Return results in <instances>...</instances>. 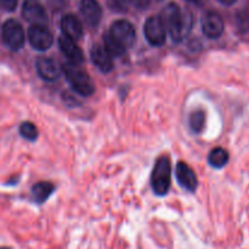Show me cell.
I'll use <instances>...</instances> for the list:
<instances>
[{
    "mask_svg": "<svg viewBox=\"0 0 249 249\" xmlns=\"http://www.w3.org/2000/svg\"><path fill=\"white\" fill-rule=\"evenodd\" d=\"M108 33L125 49L131 48L136 40L135 28L130 22L124 21V19L114 22Z\"/></svg>",
    "mask_w": 249,
    "mask_h": 249,
    "instance_id": "8992f818",
    "label": "cell"
},
{
    "mask_svg": "<svg viewBox=\"0 0 249 249\" xmlns=\"http://www.w3.org/2000/svg\"><path fill=\"white\" fill-rule=\"evenodd\" d=\"M36 72L41 79L46 82H53L58 79L61 71L55 60L50 57H40L36 61Z\"/></svg>",
    "mask_w": 249,
    "mask_h": 249,
    "instance_id": "4fadbf2b",
    "label": "cell"
},
{
    "mask_svg": "<svg viewBox=\"0 0 249 249\" xmlns=\"http://www.w3.org/2000/svg\"><path fill=\"white\" fill-rule=\"evenodd\" d=\"M61 28H62L63 36L73 40H78L83 36V26L74 15H65L61 19Z\"/></svg>",
    "mask_w": 249,
    "mask_h": 249,
    "instance_id": "9a60e30c",
    "label": "cell"
},
{
    "mask_svg": "<svg viewBox=\"0 0 249 249\" xmlns=\"http://www.w3.org/2000/svg\"><path fill=\"white\" fill-rule=\"evenodd\" d=\"M1 38L10 50L17 51L24 45V31L16 19H7L1 28Z\"/></svg>",
    "mask_w": 249,
    "mask_h": 249,
    "instance_id": "277c9868",
    "label": "cell"
},
{
    "mask_svg": "<svg viewBox=\"0 0 249 249\" xmlns=\"http://www.w3.org/2000/svg\"><path fill=\"white\" fill-rule=\"evenodd\" d=\"M29 44L38 51H45L53 45V34L45 26L32 24L28 31Z\"/></svg>",
    "mask_w": 249,
    "mask_h": 249,
    "instance_id": "52a82bcc",
    "label": "cell"
},
{
    "mask_svg": "<svg viewBox=\"0 0 249 249\" xmlns=\"http://www.w3.org/2000/svg\"><path fill=\"white\" fill-rule=\"evenodd\" d=\"M143 33L148 43L153 46H162L167 39V29L160 17H148L143 26Z\"/></svg>",
    "mask_w": 249,
    "mask_h": 249,
    "instance_id": "5b68a950",
    "label": "cell"
},
{
    "mask_svg": "<svg viewBox=\"0 0 249 249\" xmlns=\"http://www.w3.org/2000/svg\"><path fill=\"white\" fill-rule=\"evenodd\" d=\"M104 43H105V49L111 53L112 56H116V57H119V56L124 55L126 49L124 48L122 44H119L113 36L109 33H106L104 36Z\"/></svg>",
    "mask_w": 249,
    "mask_h": 249,
    "instance_id": "ac0fdd59",
    "label": "cell"
},
{
    "mask_svg": "<svg viewBox=\"0 0 249 249\" xmlns=\"http://www.w3.org/2000/svg\"><path fill=\"white\" fill-rule=\"evenodd\" d=\"M19 134L28 141H36L38 139V129L32 122H23L19 125Z\"/></svg>",
    "mask_w": 249,
    "mask_h": 249,
    "instance_id": "ffe728a7",
    "label": "cell"
},
{
    "mask_svg": "<svg viewBox=\"0 0 249 249\" xmlns=\"http://www.w3.org/2000/svg\"><path fill=\"white\" fill-rule=\"evenodd\" d=\"M55 191V186L51 182L48 181H40L36 182L33 187H32V198L36 203L41 204L51 196V194Z\"/></svg>",
    "mask_w": 249,
    "mask_h": 249,
    "instance_id": "2e32d148",
    "label": "cell"
},
{
    "mask_svg": "<svg viewBox=\"0 0 249 249\" xmlns=\"http://www.w3.org/2000/svg\"><path fill=\"white\" fill-rule=\"evenodd\" d=\"M189 1H194V2H197V1H199V0H189Z\"/></svg>",
    "mask_w": 249,
    "mask_h": 249,
    "instance_id": "4316f807",
    "label": "cell"
},
{
    "mask_svg": "<svg viewBox=\"0 0 249 249\" xmlns=\"http://www.w3.org/2000/svg\"><path fill=\"white\" fill-rule=\"evenodd\" d=\"M0 5L7 11H12V10L16 9L17 0H0Z\"/></svg>",
    "mask_w": 249,
    "mask_h": 249,
    "instance_id": "603a6c76",
    "label": "cell"
},
{
    "mask_svg": "<svg viewBox=\"0 0 249 249\" xmlns=\"http://www.w3.org/2000/svg\"><path fill=\"white\" fill-rule=\"evenodd\" d=\"M170 181H172V163L167 156H162L156 160L151 175L153 192L158 196L167 195V192L169 191Z\"/></svg>",
    "mask_w": 249,
    "mask_h": 249,
    "instance_id": "3957f363",
    "label": "cell"
},
{
    "mask_svg": "<svg viewBox=\"0 0 249 249\" xmlns=\"http://www.w3.org/2000/svg\"><path fill=\"white\" fill-rule=\"evenodd\" d=\"M204 123H206V113L201 109L192 112L190 116V126L195 133L199 134L204 129Z\"/></svg>",
    "mask_w": 249,
    "mask_h": 249,
    "instance_id": "d6986e66",
    "label": "cell"
},
{
    "mask_svg": "<svg viewBox=\"0 0 249 249\" xmlns=\"http://www.w3.org/2000/svg\"><path fill=\"white\" fill-rule=\"evenodd\" d=\"M58 46H60V50L70 60L71 63H73V65H80V63H83V61H84V53H83L82 49L75 44V40H73V39L68 38L66 36H61L58 38Z\"/></svg>",
    "mask_w": 249,
    "mask_h": 249,
    "instance_id": "30bf717a",
    "label": "cell"
},
{
    "mask_svg": "<svg viewBox=\"0 0 249 249\" xmlns=\"http://www.w3.org/2000/svg\"><path fill=\"white\" fill-rule=\"evenodd\" d=\"M62 71L67 78V82L70 83V85L77 94L82 95V96H91L94 94V82L89 77V74L83 71L79 66L68 62L63 65Z\"/></svg>",
    "mask_w": 249,
    "mask_h": 249,
    "instance_id": "7a4b0ae2",
    "label": "cell"
},
{
    "mask_svg": "<svg viewBox=\"0 0 249 249\" xmlns=\"http://www.w3.org/2000/svg\"><path fill=\"white\" fill-rule=\"evenodd\" d=\"M208 162L209 164L213 168L220 169V168L225 167L229 162V153L225 148L223 147H216L211 151L208 156Z\"/></svg>",
    "mask_w": 249,
    "mask_h": 249,
    "instance_id": "e0dca14e",
    "label": "cell"
},
{
    "mask_svg": "<svg viewBox=\"0 0 249 249\" xmlns=\"http://www.w3.org/2000/svg\"><path fill=\"white\" fill-rule=\"evenodd\" d=\"M160 19L172 39L177 43L186 38L192 28V16L189 11H182L175 2H170L163 9Z\"/></svg>",
    "mask_w": 249,
    "mask_h": 249,
    "instance_id": "6da1fadb",
    "label": "cell"
},
{
    "mask_svg": "<svg viewBox=\"0 0 249 249\" xmlns=\"http://www.w3.org/2000/svg\"><path fill=\"white\" fill-rule=\"evenodd\" d=\"M202 31L208 38H219L224 32V21L220 15L216 12H207L202 17Z\"/></svg>",
    "mask_w": 249,
    "mask_h": 249,
    "instance_id": "9c48e42d",
    "label": "cell"
},
{
    "mask_svg": "<svg viewBox=\"0 0 249 249\" xmlns=\"http://www.w3.org/2000/svg\"><path fill=\"white\" fill-rule=\"evenodd\" d=\"M219 1L224 5H232L236 0H219Z\"/></svg>",
    "mask_w": 249,
    "mask_h": 249,
    "instance_id": "d4e9b609",
    "label": "cell"
},
{
    "mask_svg": "<svg viewBox=\"0 0 249 249\" xmlns=\"http://www.w3.org/2000/svg\"><path fill=\"white\" fill-rule=\"evenodd\" d=\"M130 2L138 9H145L150 4V0H130Z\"/></svg>",
    "mask_w": 249,
    "mask_h": 249,
    "instance_id": "cb8c5ba5",
    "label": "cell"
},
{
    "mask_svg": "<svg viewBox=\"0 0 249 249\" xmlns=\"http://www.w3.org/2000/svg\"><path fill=\"white\" fill-rule=\"evenodd\" d=\"M80 12H82L85 22L89 26L95 27L100 23L102 10L96 0H82L80 1Z\"/></svg>",
    "mask_w": 249,
    "mask_h": 249,
    "instance_id": "5bb4252c",
    "label": "cell"
},
{
    "mask_svg": "<svg viewBox=\"0 0 249 249\" xmlns=\"http://www.w3.org/2000/svg\"><path fill=\"white\" fill-rule=\"evenodd\" d=\"M0 249H11V248H9V247H0Z\"/></svg>",
    "mask_w": 249,
    "mask_h": 249,
    "instance_id": "484cf974",
    "label": "cell"
},
{
    "mask_svg": "<svg viewBox=\"0 0 249 249\" xmlns=\"http://www.w3.org/2000/svg\"><path fill=\"white\" fill-rule=\"evenodd\" d=\"M22 15L27 21L33 24L45 26V23L48 22L45 10L36 0H26L23 7H22Z\"/></svg>",
    "mask_w": 249,
    "mask_h": 249,
    "instance_id": "ba28073f",
    "label": "cell"
},
{
    "mask_svg": "<svg viewBox=\"0 0 249 249\" xmlns=\"http://www.w3.org/2000/svg\"><path fill=\"white\" fill-rule=\"evenodd\" d=\"M91 61L101 72L108 73L113 70V56L105 49V46L95 45L90 51Z\"/></svg>",
    "mask_w": 249,
    "mask_h": 249,
    "instance_id": "7c38bea8",
    "label": "cell"
},
{
    "mask_svg": "<svg viewBox=\"0 0 249 249\" xmlns=\"http://www.w3.org/2000/svg\"><path fill=\"white\" fill-rule=\"evenodd\" d=\"M48 2L53 10H62L67 5L68 0H48Z\"/></svg>",
    "mask_w": 249,
    "mask_h": 249,
    "instance_id": "7402d4cb",
    "label": "cell"
},
{
    "mask_svg": "<svg viewBox=\"0 0 249 249\" xmlns=\"http://www.w3.org/2000/svg\"><path fill=\"white\" fill-rule=\"evenodd\" d=\"M175 173H177L178 181L185 190L190 192L196 191L197 186H198V180L189 164H186L185 162H179L177 164Z\"/></svg>",
    "mask_w": 249,
    "mask_h": 249,
    "instance_id": "8fae6325",
    "label": "cell"
},
{
    "mask_svg": "<svg viewBox=\"0 0 249 249\" xmlns=\"http://www.w3.org/2000/svg\"><path fill=\"white\" fill-rule=\"evenodd\" d=\"M107 5L112 11L116 12H125L128 10L126 0H107Z\"/></svg>",
    "mask_w": 249,
    "mask_h": 249,
    "instance_id": "44dd1931",
    "label": "cell"
}]
</instances>
